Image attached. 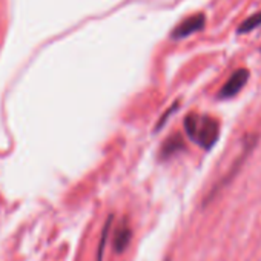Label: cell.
Segmentation results:
<instances>
[{
	"instance_id": "1",
	"label": "cell",
	"mask_w": 261,
	"mask_h": 261,
	"mask_svg": "<svg viewBox=\"0 0 261 261\" xmlns=\"http://www.w3.org/2000/svg\"><path fill=\"white\" fill-rule=\"evenodd\" d=\"M185 130L186 136L201 146L203 149L209 151L218 142L220 137V121L207 114H197L191 112L185 117Z\"/></svg>"
},
{
	"instance_id": "2",
	"label": "cell",
	"mask_w": 261,
	"mask_h": 261,
	"mask_svg": "<svg viewBox=\"0 0 261 261\" xmlns=\"http://www.w3.org/2000/svg\"><path fill=\"white\" fill-rule=\"evenodd\" d=\"M256 143H258V136L256 134H249V136H246L244 139H243V148H241V151H240V154H238V157L235 159V162L232 163V166L229 168V171L214 185V188L209 191V194L206 195V198H204V201H203V207H206L224 188H227L232 181H233V178L237 177V174L240 172V169L243 168V165H244V162L249 159V155L252 154V151L255 149V146H256Z\"/></svg>"
},
{
	"instance_id": "3",
	"label": "cell",
	"mask_w": 261,
	"mask_h": 261,
	"mask_svg": "<svg viewBox=\"0 0 261 261\" xmlns=\"http://www.w3.org/2000/svg\"><path fill=\"white\" fill-rule=\"evenodd\" d=\"M206 25V16L203 13H197V14H192L191 17L185 19L183 22H180L174 31L171 33V39L172 40H181V39H186L198 31H201Z\"/></svg>"
},
{
	"instance_id": "4",
	"label": "cell",
	"mask_w": 261,
	"mask_h": 261,
	"mask_svg": "<svg viewBox=\"0 0 261 261\" xmlns=\"http://www.w3.org/2000/svg\"><path fill=\"white\" fill-rule=\"evenodd\" d=\"M247 80H249V69H246V68L237 69L235 72H232V75L223 85V88L217 94V98L218 100H229V98L235 97L243 89V86L247 83Z\"/></svg>"
},
{
	"instance_id": "5",
	"label": "cell",
	"mask_w": 261,
	"mask_h": 261,
	"mask_svg": "<svg viewBox=\"0 0 261 261\" xmlns=\"http://www.w3.org/2000/svg\"><path fill=\"white\" fill-rule=\"evenodd\" d=\"M186 149V142L180 134H172L169 136L163 145L160 146V152H159V159L166 162L169 159H172L174 155H177L178 152H183Z\"/></svg>"
},
{
	"instance_id": "6",
	"label": "cell",
	"mask_w": 261,
	"mask_h": 261,
	"mask_svg": "<svg viewBox=\"0 0 261 261\" xmlns=\"http://www.w3.org/2000/svg\"><path fill=\"white\" fill-rule=\"evenodd\" d=\"M133 238V230L129 227L127 220H123L118 227L114 230V237H112V247L115 253H121L127 249L129 241Z\"/></svg>"
},
{
	"instance_id": "7",
	"label": "cell",
	"mask_w": 261,
	"mask_h": 261,
	"mask_svg": "<svg viewBox=\"0 0 261 261\" xmlns=\"http://www.w3.org/2000/svg\"><path fill=\"white\" fill-rule=\"evenodd\" d=\"M112 221H114V215L111 214L101 229V237H100V243H98V247H97V261H103V253H105V247H106V243H108V237H109V232H111V227H112Z\"/></svg>"
},
{
	"instance_id": "8",
	"label": "cell",
	"mask_w": 261,
	"mask_h": 261,
	"mask_svg": "<svg viewBox=\"0 0 261 261\" xmlns=\"http://www.w3.org/2000/svg\"><path fill=\"white\" fill-rule=\"evenodd\" d=\"M258 27H261V11L252 14V16L247 17L244 22H241V25L238 27L237 33H238V34H246V33H250V31L256 30Z\"/></svg>"
},
{
	"instance_id": "9",
	"label": "cell",
	"mask_w": 261,
	"mask_h": 261,
	"mask_svg": "<svg viewBox=\"0 0 261 261\" xmlns=\"http://www.w3.org/2000/svg\"><path fill=\"white\" fill-rule=\"evenodd\" d=\"M177 108H178V101H177L175 105H172V106H171V108H169V109H168V111H166V112L163 114V117H162V118H160V120L157 121V127H155L157 130H159V129H160V127L163 126V123H165V121L168 120V117H169V115L172 114V111H177Z\"/></svg>"
},
{
	"instance_id": "10",
	"label": "cell",
	"mask_w": 261,
	"mask_h": 261,
	"mask_svg": "<svg viewBox=\"0 0 261 261\" xmlns=\"http://www.w3.org/2000/svg\"><path fill=\"white\" fill-rule=\"evenodd\" d=\"M165 261H171V256H168V258H166Z\"/></svg>"
}]
</instances>
